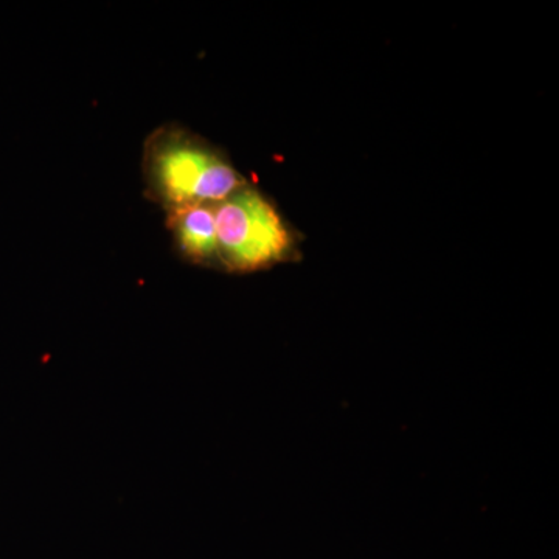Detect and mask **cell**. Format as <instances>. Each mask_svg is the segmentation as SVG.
I'll use <instances>...</instances> for the list:
<instances>
[{"mask_svg":"<svg viewBox=\"0 0 559 559\" xmlns=\"http://www.w3.org/2000/svg\"><path fill=\"white\" fill-rule=\"evenodd\" d=\"M165 213V226L170 231L173 246L180 259L197 266H219L213 205H189Z\"/></svg>","mask_w":559,"mask_h":559,"instance_id":"3","label":"cell"},{"mask_svg":"<svg viewBox=\"0 0 559 559\" xmlns=\"http://www.w3.org/2000/svg\"><path fill=\"white\" fill-rule=\"evenodd\" d=\"M146 198L165 212L215 205L246 186L223 154L180 123H164L143 142Z\"/></svg>","mask_w":559,"mask_h":559,"instance_id":"1","label":"cell"},{"mask_svg":"<svg viewBox=\"0 0 559 559\" xmlns=\"http://www.w3.org/2000/svg\"><path fill=\"white\" fill-rule=\"evenodd\" d=\"M213 207L219 266L252 272L286 259L293 237L277 207L261 191L241 187Z\"/></svg>","mask_w":559,"mask_h":559,"instance_id":"2","label":"cell"}]
</instances>
